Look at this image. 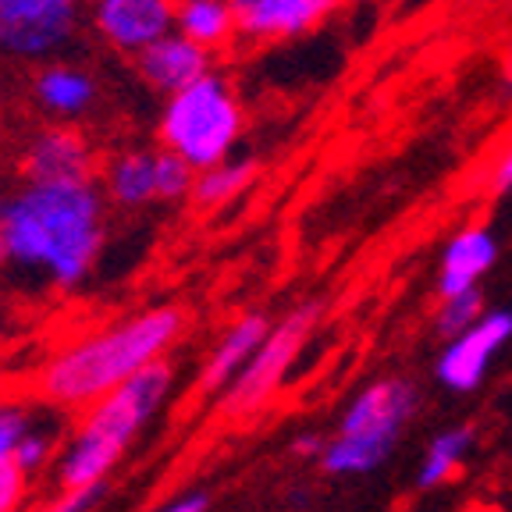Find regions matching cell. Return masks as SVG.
Returning <instances> with one entry per match:
<instances>
[{
    "instance_id": "cell-1",
    "label": "cell",
    "mask_w": 512,
    "mask_h": 512,
    "mask_svg": "<svg viewBox=\"0 0 512 512\" xmlns=\"http://www.w3.org/2000/svg\"><path fill=\"white\" fill-rule=\"evenodd\" d=\"M107 210L111 203L96 178H25L4 192V271L54 292L82 288L107 246Z\"/></svg>"
},
{
    "instance_id": "cell-2",
    "label": "cell",
    "mask_w": 512,
    "mask_h": 512,
    "mask_svg": "<svg viewBox=\"0 0 512 512\" xmlns=\"http://www.w3.org/2000/svg\"><path fill=\"white\" fill-rule=\"evenodd\" d=\"M185 328H189V313L175 303H164L86 331L50 352L36 374V395L50 409L79 416L146 363L164 360L182 342Z\"/></svg>"
},
{
    "instance_id": "cell-3",
    "label": "cell",
    "mask_w": 512,
    "mask_h": 512,
    "mask_svg": "<svg viewBox=\"0 0 512 512\" xmlns=\"http://www.w3.org/2000/svg\"><path fill=\"white\" fill-rule=\"evenodd\" d=\"M246 132V107L239 89L221 72H207L178 93L164 96L157 114V143L203 171L232 157Z\"/></svg>"
},
{
    "instance_id": "cell-4",
    "label": "cell",
    "mask_w": 512,
    "mask_h": 512,
    "mask_svg": "<svg viewBox=\"0 0 512 512\" xmlns=\"http://www.w3.org/2000/svg\"><path fill=\"white\" fill-rule=\"evenodd\" d=\"M175 377L178 370L168 356L146 363L128 381H121L114 392H107L104 399H96L93 406L82 409L68 441L93 463L118 470L132 441L153 424V416L160 409L168 406L171 392H175Z\"/></svg>"
},
{
    "instance_id": "cell-5",
    "label": "cell",
    "mask_w": 512,
    "mask_h": 512,
    "mask_svg": "<svg viewBox=\"0 0 512 512\" xmlns=\"http://www.w3.org/2000/svg\"><path fill=\"white\" fill-rule=\"evenodd\" d=\"M320 310H324V306H320L317 299H306V303L292 306L281 320H271V331L264 335L260 349L249 356L242 374L217 395V399H221V413L249 416L267 406V399L285 384V377L292 374L296 360L303 356L306 342H310L313 331H317Z\"/></svg>"
},
{
    "instance_id": "cell-6",
    "label": "cell",
    "mask_w": 512,
    "mask_h": 512,
    "mask_svg": "<svg viewBox=\"0 0 512 512\" xmlns=\"http://www.w3.org/2000/svg\"><path fill=\"white\" fill-rule=\"evenodd\" d=\"M79 0H0V57L43 64L79 36Z\"/></svg>"
},
{
    "instance_id": "cell-7",
    "label": "cell",
    "mask_w": 512,
    "mask_h": 512,
    "mask_svg": "<svg viewBox=\"0 0 512 512\" xmlns=\"http://www.w3.org/2000/svg\"><path fill=\"white\" fill-rule=\"evenodd\" d=\"M512 342V310H484L470 328L445 338V349L434 360V377L456 395H473L484 388L495 360Z\"/></svg>"
},
{
    "instance_id": "cell-8",
    "label": "cell",
    "mask_w": 512,
    "mask_h": 512,
    "mask_svg": "<svg viewBox=\"0 0 512 512\" xmlns=\"http://www.w3.org/2000/svg\"><path fill=\"white\" fill-rule=\"evenodd\" d=\"M416 413H420V384L409 377H377L349 399L338 431L399 445L402 431L413 424Z\"/></svg>"
},
{
    "instance_id": "cell-9",
    "label": "cell",
    "mask_w": 512,
    "mask_h": 512,
    "mask_svg": "<svg viewBox=\"0 0 512 512\" xmlns=\"http://www.w3.org/2000/svg\"><path fill=\"white\" fill-rule=\"evenodd\" d=\"M345 0H232L239 40L253 47L299 40L338 15Z\"/></svg>"
},
{
    "instance_id": "cell-10",
    "label": "cell",
    "mask_w": 512,
    "mask_h": 512,
    "mask_svg": "<svg viewBox=\"0 0 512 512\" xmlns=\"http://www.w3.org/2000/svg\"><path fill=\"white\" fill-rule=\"evenodd\" d=\"M89 25L111 50L136 57L175 29V0H89Z\"/></svg>"
},
{
    "instance_id": "cell-11",
    "label": "cell",
    "mask_w": 512,
    "mask_h": 512,
    "mask_svg": "<svg viewBox=\"0 0 512 512\" xmlns=\"http://www.w3.org/2000/svg\"><path fill=\"white\" fill-rule=\"evenodd\" d=\"M22 171L32 182H79L100 175V160L86 132L68 121H50L36 128L25 143Z\"/></svg>"
},
{
    "instance_id": "cell-12",
    "label": "cell",
    "mask_w": 512,
    "mask_h": 512,
    "mask_svg": "<svg viewBox=\"0 0 512 512\" xmlns=\"http://www.w3.org/2000/svg\"><path fill=\"white\" fill-rule=\"evenodd\" d=\"M29 96L50 121L72 125V121L93 114V107L100 104V82L86 64L68 61V57H50L32 75Z\"/></svg>"
},
{
    "instance_id": "cell-13",
    "label": "cell",
    "mask_w": 512,
    "mask_h": 512,
    "mask_svg": "<svg viewBox=\"0 0 512 512\" xmlns=\"http://www.w3.org/2000/svg\"><path fill=\"white\" fill-rule=\"evenodd\" d=\"M214 61H217V54H210L200 43H192L189 36H182L178 29H171V32H164L160 40H153L150 47L139 50L136 72L153 93L171 96L189 86V82L214 72Z\"/></svg>"
},
{
    "instance_id": "cell-14",
    "label": "cell",
    "mask_w": 512,
    "mask_h": 512,
    "mask_svg": "<svg viewBox=\"0 0 512 512\" xmlns=\"http://www.w3.org/2000/svg\"><path fill=\"white\" fill-rule=\"evenodd\" d=\"M495 264H498V235L491 232L488 224H463L445 242V249H441L438 278H434L438 299L480 288V281L495 271Z\"/></svg>"
},
{
    "instance_id": "cell-15",
    "label": "cell",
    "mask_w": 512,
    "mask_h": 512,
    "mask_svg": "<svg viewBox=\"0 0 512 512\" xmlns=\"http://www.w3.org/2000/svg\"><path fill=\"white\" fill-rule=\"evenodd\" d=\"M271 331V317L264 310H246L221 331V338L214 342V349L207 352L200 377H196V392L200 395H221L235 377L242 374V367L249 363L264 335Z\"/></svg>"
},
{
    "instance_id": "cell-16",
    "label": "cell",
    "mask_w": 512,
    "mask_h": 512,
    "mask_svg": "<svg viewBox=\"0 0 512 512\" xmlns=\"http://www.w3.org/2000/svg\"><path fill=\"white\" fill-rule=\"evenodd\" d=\"M107 203L118 210H143L157 203V150H121L107 160L100 175Z\"/></svg>"
},
{
    "instance_id": "cell-17",
    "label": "cell",
    "mask_w": 512,
    "mask_h": 512,
    "mask_svg": "<svg viewBox=\"0 0 512 512\" xmlns=\"http://www.w3.org/2000/svg\"><path fill=\"white\" fill-rule=\"evenodd\" d=\"M175 29L210 54H221L239 40L232 0H175Z\"/></svg>"
},
{
    "instance_id": "cell-18",
    "label": "cell",
    "mask_w": 512,
    "mask_h": 512,
    "mask_svg": "<svg viewBox=\"0 0 512 512\" xmlns=\"http://www.w3.org/2000/svg\"><path fill=\"white\" fill-rule=\"evenodd\" d=\"M395 448L399 445L367 438V434L335 431L331 438H324L317 466H320V473H328V477H370V473H377L392 459Z\"/></svg>"
},
{
    "instance_id": "cell-19",
    "label": "cell",
    "mask_w": 512,
    "mask_h": 512,
    "mask_svg": "<svg viewBox=\"0 0 512 512\" xmlns=\"http://www.w3.org/2000/svg\"><path fill=\"white\" fill-rule=\"evenodd\" d=\"M473 445H477L473 424H456L434 434L424 448V463L416 470V488L434 491V488H441V484H448V480H456L466 456L473 452Z\"/></svg>"
},
{
    "instance_id": "cell-20",
    "label": "cell",
    "mask_w": 512,
    "mask_h": 512,
    "mask_svg": "<svg viewBox=\"0 0 512 512\" xmlns=\"http://www.w3.org/2000/svg\"><path fill=\"white\" fill-rule=\"evenodd\" d=\"M256 171H260V164L253 157H235L232 153V157H224L217 164H210V168L196 171L189 200L203 210L228 207V203L239 200L242 192L256 182Z\"/></svg>"
},
{
    "instance_id": "cell-21",
    "label": "cell",
    "mask_w": 512,
    "mask_h": 512,
    "mask_svg": "<svg viewBox=\"0 0 512 512\" xmlns=\"http://www.w3.org/2000/svg\"><path fill=\"white\" fill-rule=\"evenodd\" d=\"M57 452H61V431H54V427H47V424L36 420V424L25 431V438L18 441L15 463L22 466L29 477H36V473H43V470L54 466Z\"/></svg>"
},
{
    "instance_id": "cell-22",
    "label": "cell",
    "mask_w": 512,
    "mask_h": 512,
    "mask_svg": "<svg viewBox=\"0 0 512 512\" xmlns=\"http://www.w3.org/2000/svg\"><path fill=\"white\" fill-rule=\"evenodd\" d=\"M484 310H488V303H484V292H480V288L459 292V296H445V299H438L434 331H438L441 338H452V335H459L463 328H470L473 320H477Z\"/></svg>"
},
{
    "instance_id": "cell-23",
    "label": "cell",
    "mask_w": 512,
    "mask_h": 512,
    "mask_svg": "<svg viewBox=\"0 0 512 512\" xmlns=\"http://www.w3.org/2000/svg\"><path fill=\"white\" fill-rule=\"evenodd\" d=\"M192 182H196V168L178 153L157 146V203H182L189 200Z\"/></svg>"
},
{
    "instance_id": "cell-24",
    "label": "cell",
    "mask_w": 512,
    "mask_h": 512,
    "mask_svg": "<svg viewBox=\"0 0 512 512\" xmlns=\"http://www.w3.org/2000/svg\"><path fill=\"white\" fill-rule=\"evenodd\" d=\"M32 424H36V413L25 402L0 399V459H15L18 441L25 438Z\"/></svg>"
},
{
    "instance_id": "cell-25",
    "label": "cell",
    "mask_w": 512,
    "mask_h": 512,
    "mask_svg": "<svg viewBox=\"0 0 512 512\" xmlns=\"http://www.w3.org/2000/svg\"><path fill=\"white\" fill-rule=\"evenodd\" d=\"M29 484L32 477L15 459H0V512H25Z\"/></svg>"
},
{
    "instance_id": "cell-26",
    "label": "cell",
    "mask_w": 512,
    "mask_h": 512,
    "mask_svg": "<svg viewBox=\"0 0 512 512\" xmlns=\"http://www.w3.org/2000/svg\"><path fill=\"white\" fill-rule=\"evenodd\" d=\"M107 495V484H93V488H75V491H57L43 509L36 512H96Z\"/></svg>"
},
{
    "instance_id": "cell-27",
    "label": "cell",
    "mask_w": 512,
    "mask_h": 512,
    "mask_svg": "<svg viewBox=\"0 0 512 512\" xmlns=\"http://www.w3.org/2000/svg\"><path fill=\"white\" fill-rule=\"evenodd\" d=\"M488 189H491V196H512V132L502 150L495 153V160H491Z\"/></svg>"
},
{
    "instance_id": "cell-28",
    "label": "cell",
    "mask_w": 512,
    "mask_h": 512,
    "mask_svg": "<svg viewBox=\"0 0 512 512\" xmlns=\"http://www.w3.org/2000/svg\"><path fill=\"white\" fill-rule=\"evenodd\" d=\"M153 512H210V491H182V495L168 498L164 505H157Z\"/></svg>"
},
{
    "instance_id": "cell-29",
    "label": "cell",
    "mask_w": 512,
    "mask_h": 512,
    "mask_svg": "<svg viewBox=\"0 0 512 512\" xmlns=\"http://www.w3.org/2000/svg\"><path fill=\"white\" fill-rule=\"evenodd\" d=\"M320 448H324V438L320 434H296L292 438V445H288V452L296 459H306V463H317V456H320Z\"/></svg>"
},
{
    "instance_id": "cell-30",
    "label": "cell",
    "mask_w": 512,
    "mask_h": 512,
    "mask_svg": "<svg viewBox=\"0 0 512 512\" xmlns=\"http://www.w3.org/2000/svg\"><path fill=\"white\" fill-rule=\"evenodd\" d=\"M0 271H4V192H0Z\"/></svg>"
},
{
    "instance_id": "cell-31",
    "label": "cell",
    "mask_w": 512,
    "mask_h": 512,
    "mask_svg": "<svg viewBox=\"0 0 512 512\" xmlns=\"http://www.w3.org/2000/svg\"><path fill=\"white\" fill-rule=\"evenodd\" d=\"M505 72H509V79H512V50H509V61H505Z\"/></svg>"
}]
</instances>
